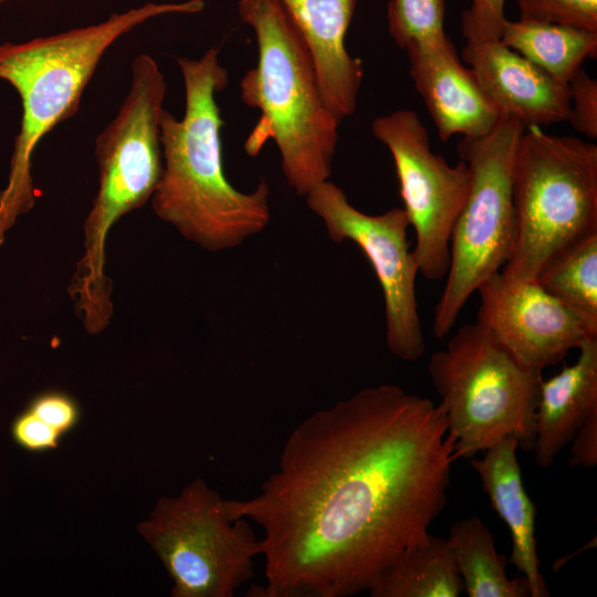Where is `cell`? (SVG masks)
<instances>
[{
    "mask_svg": "<svg viewBox=\"0 0 597 597\" xmlns=\"http://www.w3.org/2000/svg\"><path fill=\"white\" fill-rule=\"evenodd\" d=\"M453 438L438 405L392 384L365 387L304 418L259 492L224 500L261 527L260 597L365 591L423 542L447 503Z\"/></svg>",
    "mask_w": 597,
    "mask_h": 597,
    "instance_id": "cell-1",
    "label": "cell"
},
{
    "mask_svg": "<svg viewBox=\"0 0 597 597\" xmlns=\"http://www.w3.org/2000/svg\"><path fill=\"white\" fill-rule=\"evenodd\" d=\"M219 48L199 59H177L184 86L185 115L177 119L166 109L160 121L163 172L151 196L157 217L185 239L205 250L233 249L268 226L270 186L262 179L243 192L223 169V122L217 93L229 84L219 61Z\"/></svg>",
    "mask_w": 597,
    "mask_h": 597,
    "instance_id": "cell-2",
    "label": "cell"
},
{
    "mask_svg": "<svg viewBox=\"0 0 597 597\" xmlns=\"http://www.w3.org/2000/svg\"><path fill=\"white\" fill-rule=\"evenodd\" d=\"M241 20L254 32L258 62L240 82L243 103L260 112L244 142L256 156L273 140L287 185L305 197L329 179L338 125L323 98L314 61L281 0H239Z\"/></svg>",
    "mask_w": 597,
    "mask_h": 597,
    "instance_id": "cell-3",
    "label": "cell"
},
{
    "mask_svg": "<svg viewBox=\"0 0 597 597\" xmlns=\"http://www.w3.org/2000/svg\"><path fill=\"white\" fill-rule=\"evenodd\" d=\"M203 8V0L147 2L95 24L0 44V78L15 88L22 104L8 184L0 192V245L17 218L34 206L31 161L36 145L56 125L76 114L84 90L108 48L151 18L198 13Z\"/></svg>",
    "mask_w": 597,
    "mask_h": 597,
    "instance_id": "cell-4",
    "label": "cell"
},
{
    "mask_svg": "<svg viewBox=\"0 0 597 597\" xmlns=\"http://www.w3.org/2000/svg\"><path fill=\"white\" fill-rule=\"evenodd\" d=\"M130 71L126 97L95 139L98 189L83 226V254L69 285L76 313L90 321L113 313L112 282L105 275L107 235L123 216L151 198L163 172L165 75L146 53L134 57Z\"/></svg>",
    "mask_w": 597,
    "mask_h": 597,
    "instance_id": "cell-5",
    "label": "cell"
},
{
    "mask_svg": "<svg viewBox=\"0 0 597 597\" xmlns=\"http://www.w3.org/2000/svg\"><path fill=\"white\" fill-rule=\"evenodd\" d=\"M512 179L514 241L501 273L535 281L556 255L597 233V145L526 127Z\"/></svg>",
    "mask_w": 597,
    "mask_h": 597,
    "instance_id": "cell-6",
    "label": "cell"
},
{
    "mask_svg": "<svg viewBox=\"0 0 597 597\" xmlns=\"http://www.w3.org/2000/svg\"><path fill=\"white\" fill-rule=\"evenodd\" d=\"M428 373L457 458L472 459L509 436L532 451L542 373L519 363L479 323L461 326L432 353Z\"/></svg>",
    "mask_w": 597,
    "mask_h": 597,
    "instance_id": "cell-7",
    "label": "cell"
},
{
    "mask_svg": "<svg viewBox=\"0 0 597 597\" xmlns=\"http://www.w3.org/2000/svg\"><path fill=\"white\" fill-rule=\"evenodd\" d=\"M526 127L503 116L486 134L462 137L457 149L470 171L464 206L450 240V265L432 317L444 338L482 282L506 264L514 241L513 164Z\"/></svg>",
    "mask_w": 597,
    "mask_h": 597,
    "instance_id": "cell-8",
    "label": "cell"
},
{
    "mask_svg": "<svg viewBox=\"0 0 597 597\" xmlns=\"http://www.w3.org/2000/svg\"><path fill=\"white\" fill-rule=\"evenodd\" d=\"M137 530L171 577L174 597H232L262 552L251 522L232 520L224 499L201 478L159 499Z\"/></svg>",
    "mask_w": 597,
    "mask_h": 597,
    "instance_id": "cell-9",
    "label": "cell"
},
{
    "mask_svg": "<svg viewBox=\"0 0 597 597\" xmlns=\"http://www.w3.org/2000/svg\"><path fill=\"white\" fill-rule=\"evenodd\" d=\"M371 133L394 159L402 209L416 234L412 252L419 273L438 281L449 270L451 234L470 186L468 165L461 160L451 166L434 154L413 111L397 109L376 117Z\"/></svg>",
    "mask_w": 597,
    "mask_h": 597,
    "instance_id": "cell-10",
    "label": "cell"
},
{
    "mask_svg": "<svg viewBox=\"0 0 597 597\" xmlns=\"http://www.w3.org/2000/svg\"><path fill=\"white\" fill-rule=\"evenodd\" d=\"M305 199L332 241L349 240L366 255L383 291L387 348L401 360L417 362L426 352V342L416 294L419 268L409 247L410 226L404 209L367 214L329 179L314 187Z\"/></svg>",
    "mask_w": 597,
    "mask_h": 597,
    "instance_id": "cell-11",
    "label": "cell"
},
{
    "mask_svg": "<svg viewBox=\"0 0 597 597\" xmlns=\"http://www.w3.org/2000/svg\"><path fill=\"white\" fill-rule=\"evenodd\" d=\"M476 323L519 363L541 371L562 362L597 327L536 281H510L501 271L480 284Z\"/></svg>",
    "mask_w": 597,
    "mask_h": 597,
    "instance_id": "cell-12",
    "label": "cell"
},
{
    "mask_svg": "<svg viewBox=\"0 0 597 597\" xmlns=\"http://www.w3.org/2000/svg\"><path fill=\"white\" fill-rule=\"evenodd\" d=\"M410 75L434 123L440 140L489 133L502 117L473 72L464 66L448 35L404 49Z\"/></svg>",
    "mask_w": 597,
    "mask_h": 597,
    "instance_id": "cell-13",
    "label": "cell"
},
{
    "mask_svg": "<svg viewBox=\"0 0 597 597\" xmlns=\"http://www.w3.org/2000/svg\"><path fill=\"white\" fill-rule=\"evenodd\" d=\"M462 56L501 115L525 127L568 122V85L556 82L501 40L467 42Z\"/></svg>",
    "mask_w": 597,
    "mask_h": 597,
    "instance_id": "cell-14",
    "label": "cell"
},
{
    "mask_svg": "<svg viewBox=\"0 0 597 597\" xmlns=\"http://www.w3.org/2000/svg\"><path fill=\"white\" fill-rule=\"evenodd\" d=\"M307 43L320 88L336 121L352 116L363 81V63L345 44L356 0H281Z\"/></svg>",
    "mask_w": 597,
    "mask_h": 597,
    "instance_id": "cell-15",
    "label": "cell"
},
{
    "mask_svg": "<svg viewBox=\"0 0 597 597\" xmlns=\"http://www.w3.org/2000/svg\"><path fill=\"white\" fill-rule=\"evenodd\" d=\"M577 349L573 365L540 380L532 451L542 468L551 467L582 425L597 413V337Z\"/></svg>",
    "mask_w": 597,
    "mask_h": 597,
    "instance_id": "cell-16",
    "label": "cell"
},
{
    "mask_svg": "<svg viewBox=\"0 0 597 597\" xmlns=\"http://www.w3.org/2000/svg\"><path fill=\"white\" fill-rule=\"evenodd\" d=\"M519 441L509 436L485 450L481 459L470 461L479 474L493 510L507 525L513 564L531 587V597H547L549 593L540 573L536 551V506L526 493L516 457Z\"/></svg>",
    "mask_w": 597,
    "mask_h": 597,
    "instance_id": "cell-17",
    "label": "cell"
},
{
    "mask_svg": "<svg viewBox=\"0 0 597 597\" xmlns=\"http://www.w3.org/2000/svg\"><path fill=\"white\" fill-rule=\"evenodd\" d=\"M367 591L370 597H458L463 583L448 538L429 534L384 569Z\"/></svg>",
    "mask_w": 597,
    "mask_h": 597,
    "instance_id": "cell-18",
    "label": "cell"
},
{
    "mask_svg": "<svg viewBox=\"0 0 597 597\" xmlns=\"http://www.w3.org/2000/svg\"><path fill=\"white\" fill-rule=\"evenodd\" d=\"M500 40L564 85L597 56V32L570 25L505 19Z\"/></svg>",
    "mask_w": 597,
    "mask_h": 597,
    "instance_id": "cell-19",
    "label": "cell"
},
{
    "mask_svg": "<svg viewBox=\"0 0 597 597\" xmlns=\"http://www.w3.org/2000/svg\"><path fill=\"white\" fill-rule=\"evenodd\" d=\"M469 597H528L525 577L509 578L505 557L498 554L489 527L479 516L455 521L447 537Z\"/></svg>",
    "mask_w": 597,
    "mask_h": 597,
    "instance_id": "cell-20",
    "label": "cell"
},
{
    "mask_svg": "<svg viewBox=\"0 0 597 597\" xmlns=\"http://www.w3.org/2000/svg\"><path fill=\"white\" fill-rule=\"evenodd\" d=\"M535 281L597 327V233L556 255Z\"/></svg>",
    "mask_w": 597,
    "mask_h": 597,
    "instance_id": "cell-21",
    "label": "cell"
},
{
    "mask_svg": "<svg viewBox=\"0 0 597 597\" xmlns=\"http://www.w3.org/2000/svg\"><path fill=\"white\" fill-rule=\"evenodd\" d=\"M387 20L389 33L401 49L441 38L446 35L444 0H390Z\"/></svg>",
    "mask_w": 597,
    "mask_h": 597,
    "instance_id": "cell-22",
    "label": "cell"
},
{
    "mask_svg": "<svg viewBox=\"0 0 597 597\" xmlns=\"http://www.w3.org/2000/svg\"><path fill=\"white\" fill-rule=\"evenodd\" d=\"M520 20L597 32V0H517Z\"/></svg>",
    "mask_w": 597,
    "mask_h": 597,
    "instance_id": "cell-23",
    "label": "cell"
},
{
    "mask_svg": "<svg viewBox=\"0 0 597 597\" xmlns=\"http://www.w3.org/2000/svg\"><path fill=\"white\" fill-rule=\"evenodd\" d=\"M568 122L579 134L597 138V81L580 67L568 82Z\"/></svg>",
    "mask_w": 597,
    "mask_h": 597,
    "instance_id": "cell-24",
    "label": "cell"
},
{
    "mask_svg": "<svg viewBox=\"0 0 597 597\" xmlns=\"http://www.w3.org/2000/svg\"><path fill=\"white\" fill-rule=\"evenodd\" d=\"M27 409L63 436L72 431L81 419L77 401L61 390H48L36 395Z\"/></svg>",
    "mask_w": 597,
    "mask_h": 597,
    "instance_id": "cell-25",
    "label": "cell"
},
{
    "mask_svg": "<svg viewBox=\"0 0 597 597\" xmlns=\"http://www.w3.org/2000/svg\"><path fill=\"white\" fill-rule=\"evenodd\" d=\"M505 0H471L462 13V34L467 42L500 40Z\"/></svg>",
    "mask_w": 597,
    "mask_h": 597,
    "instance_id": "cell-26",
    "label": "cell"
},
{
    "mask_svg": "<svg viewBox=\"0 0 597 597\" xmlns=\"http://www.w3.org/2000/svg\"><path fill=\"white\" fill-rule=\"evenodd\" d=\"M11 434L17 444L30 452L55 450L63 437L27 408L13 420Z\"/></svg>",
    "mask_w": 597,
    "mask_h": 597,
    "instance_id": "cell-27",
    "label": "cell"
},
{
    "mask_svg": "<svg viewBox=\"0 0 597 597\" xmlns=\"http://www.w3.org/2000/svg\"><path fill=\"white\" fill-rule=\"evenodd\" d=\"M570 467L591 469L597 464V413L591 415L570 441Z\"/></svg>",
    "mask_w": 597,
    "mask_h": 597,
    "instance_id": "cell-28",
    "label": "cell"
},
{
    "mask_svg": "<svg viewBox=\"0 0 597 597\" xmlns=\"http://www.w3.org/2000/svg\"><path fill=\"white\" fill-rule=\"evenodd\" d=\"M4 1H7V0H0V3L4 2Z\"/></svg>",
    "mask_w": 597,
    "mask_h": 597,
    "instance_id": "cell-29",
    "label": "cell"
}]
</instances>
